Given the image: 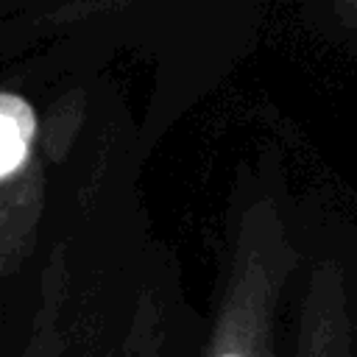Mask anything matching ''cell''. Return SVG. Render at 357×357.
Returning <instances> with one entry per match:
<instances>
[{"label": "cell", "mask_w": 357, "mask_h": 357, "mask_svg": "<svg viewBox=\"0 0 357 357\" xmlns=\"http://www.w3.org/2000/svg\"><path fill=\"white\" fill-rule=\"evenodd\" d=\"M335 8H337V17L357 31V0H335Z\"/></svg>", "instance_id": "3"}, {"label": "cell", "mask_w": 357, "mask_h": 357, "mask_svg": "<svg viewBox=\"0 0 357 357\" xmlns=\"http://www.w3.org/2000/svg\"><path fill=\"white\" fill-rule=\"evenodd\" d=\"M293 259L276 215L254 209L234 245L206 357H276L273 312ZM335 346H340L335 343V324L315 326V340L304 343V357H340L343 349L335 351Z\"/></svg>", "instance_id": "1"}, {"label": "cell", "mask_w": 357, "mask_h": 357, "mask_svg": "<svg viewBox=\"0 0 357 357\" xmlns=\"http://www.w3.org/2000/svg\"><path fill=\"white\" fill-rule=\"evenodd\" d=\"M36 137V114L20 95L0 92V178L14 173Z\"/></svg>", "instance_id": "2"}]
</instances>
